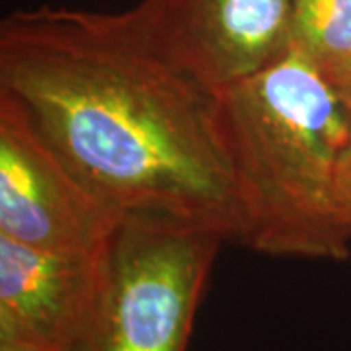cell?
Masks as SVG:
<instances>
[{"mask_svg":"<svg viewBox=\"0 0 351 351\" xmlns=\"http://www.w3.org/2000/svg\"><path fill=\"white\" fill-rule=\"evenodd\" d=\"M0 96L117 217L239 240L221 92L158 49L131 10L10 14L0 25Z\"/></svg>","mask_w":351,"mask_h":351,"instance_id":"cell-1","label":"cell"},{"mask_svg":"<svg viewBox=\"0 0 351 351\" xmlns=\"http://www.w3.org/2000/svg\"><path fill=\"white\" fill-rule=\"evenodd\" d=\"M219 92L239 201L237 242L269 256L346 260L351 217L341 174L351 113L336 86L291 45L262 73Z\"/></svg>","mask_w":351,"mask_h":351,"instance_id":"cell-2","label":"cell"},{"mask_svg":"<svg viewBox=\"0 0 351 351\" xmlns=\"http://www.w3.org/2000/svg\"><path fill=\"white\" fill-rule=\"evenodd\" d=\"M213 228L123 217L106 246L92 320L71 351H186L215 256Z\"/></svg>","mask_w":351,"mask_h":351,"instance_id":"cell-3","label":"cell"},{"mask_svg":"<svg viewBox=\"0 0 351 351\" xmlns=\"http://www.w3.org/2000/svg\"><path fill=\"white\" fill-rule=\"evenodd\" d=\"M119 221L0 96V234L47 250L100 252Z\"/></svg>","mask_w":351,"mask_h":351,"instance_id":"cell-4","label":"cell"},{"mask_svg":"<svg viewBox=\"0 0 351 351\" xmlns=\"http://www.w3.org/2000/svg\"><path fill=\"white\" fill-rule=\"evenodd\" d=\"M297 0H141L131 12L152 43L215 90L279 61Z\"/></svg>","mask_w":351,"mask_h":351,"instance_id":"cell-5","label":"cell"},{"mask_svg":"<svg viewBox=\"0 0 351 351\" xmlns=\"http://www.w3.org/2000/svg\"><path fill=\"white\" fill-rule=\"evenodd\" d=\"M104 262L106 248L47 250L0 234V346L71 351L96 311Z\"/></svg>","mask_w":351,"mask_h":351,"instance_id":"cell-6","label":"cell"},{"mask_svg":"<svg viewBox=\"0 0 351 351\" xmlns=\"http://www.w3.org/2000/svg\"><path fill=\"white\" fill-rule=\"evenodd\" d=\"M293 47L326 76L351 66V0H297Z\"/></svg>","mask_w":351,"mask_h":351,"instance_id":"cell-7","label":"cell"},{"mask_svg":"<svg viewBox=\"0 0 351 351\" xmlns=\"http://www.w3.org/2000/svg\"><path fill=\"white\" fill-rule=\"evenodd\" d=\"M326 78L336 86V90L339 92V96H341V100L348 106V110H350L351 113V66L350 69L339 71V73H334V75L326 76Z\"/></svg>","mask_w":351,"mask_h":351,"instance_id":"cell-8","label":"cell"},{"mask_svg":"<svg viewBox=\"0 0 351 351\" xmlns=\"http://www.w3.org/2000/svg\"><path fill=\"white\" fill-rule=\"evenodd\" d=\"M341 197H343V205L348 209V215L351 217V154L346 160L343 174H341Z\"/></svg>","mask_w":351,"mask_h":351,"instance_id":"cell-9","label":"cell"},{"mask_svg":"<svg viewBox=\"0 0 351 351\" xmlns=\"http://www.w3.org/2000/svg\"><path fill=\"white\" fill-rule=\"evenodd\" d=\"M0 351H27V350H20V348H12V346H0Z\"/></svg>","mask_w":351,"mask_h":351,"instance_id":"cell-10","label":"cell"}]
</instances>
